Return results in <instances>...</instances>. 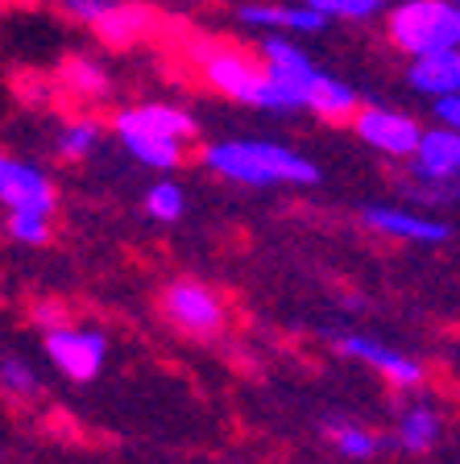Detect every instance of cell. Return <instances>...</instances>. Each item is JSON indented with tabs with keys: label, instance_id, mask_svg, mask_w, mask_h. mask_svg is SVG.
<instances>
[{
	"label": "cell",
	"instance_id": "cell-1",
	"mask_svg": "<svg viewBox=\"0 0 460 464\" xmlns=\"http://www.w3.org/2000/svg\"><path fill=\"white\" fill-rule=\"evenodd\" d=\"M200 162L220 183L250 191H295L319 183V166L274 137H216L200 150Z\"/></svg>",
	"mask_w": 460,
	"mask_h": 464
},
{
	"label": "cell",
	"instance_id": "cell-2",
	"mask_svg": "<svg viewBox=\"0 0 460 464\" xmlns=\"http://www.w3.org/2000/svg\"><path fill=\"white\" fill-rule=\"evenodd\" d=\"M108 129L137 166L162 174L179 170L191 158V145L200 141L195 112L187 104H174V100H142V104L116 108Z\"/></svg>",
	"mask_w": 460,
	"mask_h": 464
},
{
	"label": "cell",
	"instance_id": "cell-3",
	"mask_svg": "<svg viewBox=\"0 0 460 464\" xmlns=\"http://www.w3.org/2000/svg\"><path fill=\"white\" fill-rule=\"evenodd\" d=\"M191 63H195V71H200L203 87L216 92L220 100H229V104H245V108L274 112V116L303 112L299 92H290L287 83H279V79L261 67L258 54L232 46V42L200 38L191 46Z\"/></svg>",
	"mask_w": 460,
	"mask_h": 464
},
{
	"label": "cell",
	"instance_id": "cell-4",
	"mask_svg": "<svg viewBox=\"0 0 460 464\" xmlns=\"http://www.w3.org/2000/svg\"><path fill=\"white\" fill-rule=\"evenodd\" d=\"M386 17V42L403 58L460 50V0H398Z\"/></svg>",
	"mask_w": 460,
	"mask_h": 464
},
{
	"label": "cell",
	"instance_id": "cell-5",
	"mask_svg": "<svg viewBox=\"0 0 460 464\" xmlns=\"http://www.w3.org/2000/svg\"><path fill=\"white\" fill-rule=\"evenodd\" d=\"M158 311H162L166 328L187 340H216L229 328V303L203 278H171L158 295Z\"/></svg>",
	"mask_w": 460,
	"mask_h": 464
},
{
	"label": "cell",
	"instance_id": "cell-6",
	"mask_svg": "<svg viewBox=\"0 0 460 464\" xmlns=\"http://www.w3.org/2000/svg\"><path fill=\"white\" fill-rule=\"evenodd\" d=\"M42 357L63 382L87 386L108 365V332L96 324H79L75 315L42 332Z\"/></svg>",
	"mask_w": 460,
	"mask_h": 464
},
{
	"label": "cell",
	"instance_id": "cell-7",
	"mask_svg": "<svg viewBox=\"0 0 460 464\" xmlns=\"http://www.w3.org/2000/svg\"><path fill=\"white\" fill-rule=\"evenodd\" d=\"M332 344L345 361L382 377L394 394H415V390H427V382H432V369L423 365L415 353L386 344V340L369 336V332H336Z\"/></svg>",
	"mask_w": 460,
	"mask_h": 464
},
{
	"label": "cell",
	"instance_id": "cell-8",
	"mask_svg": "<svg viewBox=\"0 0 460 464\" xmlns=\"http://www.w3.org/2000/svg\"><path fill=\"white\" fill-rule=\"evenodd\" d=\"M444 440H448V411H444L440 398L427 394V390L403 394V402L394 411L386 444H390L394 452L411 456V460H432Z\"/></svg>",
	"mask_w": 460,
	"mask_h": 464
},
{
	"label": "cell",
	"instance_id": "cell-9",
	"mask_svg": "<svg viewBox=\"0 0 460 464\" xmlns=\"http://www.w3.org/2000/svg\"><path fill=\"white\" fill-rule=\"evenodd\" d=\"M361 224L374 237L394 245H419V249H440L452 241V224L436 212H423L411 203H365Z\"/></svg>",
	"mask_w": 460,
	"mask_h": 464
},
{
	"label": "cell",
	"instance_id": "cell-10",
	"mask_svg": "<svg viewBox=\"0 0 460 464\" xmlns=\"http://www.w3.org/2000/svg\"><path fill=\"white\" fill-rule=\"evenodd\" d=\"M348 125H353L357 141L369 145L374 154L390 158V162H406L423 133V121L415 112H403V108H390V104H365V100Z\"/></svg>",
	"mask_w": 460,
	"mask_h": 464
},
{
	"label": "cell",
	"instance_id": "cell-11",
	"mask_svg": "<svg viewBox=\"0 0 460 464\" xmlns=\"http://www.w3.org/2000/svg\"><path fill=\"white\" fill-rule=\"evenodd\" d=\"M0 208L5 212H58V187L50 179V170L34 158L5 154L0 150Z\"/></svg>",
	"mask_w": 460,
	"mask_h": 464
},
{
	"label": "cell",
	"instance_id": "cell-12",
	"mask_svg": "<svg viewBox=\"0 0 460 464\" xmlns=\"http://www.w3.org/2000/svg\"><path fill=\"white\" fill-rule=\"evenodd\" d=\"M240 29L250 34H287V38H316L324 34L328 21L319 13H311L299 0V5H282V0H250L237 9Z\"/></svg>",
	"mask_w": 460,
	"mask_h": 464
},
{
	"label": "cell",
	"instance_id": "cell-13",
	"mask_svg": "<svg viewBox=\"0 0 460 464\" xmlns=\"http://www.w3.org/2000/svg\"><path fill=\"white\" fill-rule=\"evenodd\" d=\"M406 170L423 174V179H440V183H460V129L444 125H423L415 154L406 158Z\"/></svg>",
	"mask_w": 460,
	"mask_h": 464
},
{
	"label": "cell",
	"instance_id": "cell-14",
	"mask_svg": "<svg viewBox=\"0 0 460 464\" xmlns=\"http://www.w3.org/2000/svg\"><path fill=\"white\" fill-rule=\"evenodd\" d=\"M153 29H158V13L150 5H142V0H113L104 9V17L92 25V34L113 50H129L137 42L153 38Z\"/></svg>",
	"mask_w": 460,
	"mask_h": 464
},
{
	"label": "cell",
	"instance_id": "cell-15",
	"mask_svg": "<svg viewBox=\"0 0 460 464\" xmlns=\"http://www.w3.org/2000/svg\"><path fill=\"white\" fill-rule=\"evenodd\" d=\"M54 79H58V87L83 108H96V104H104V100H113V87H116L113 71L92 54H67L58 63Z\"/></svg>",
	"mask_w": 460,
	"mask_h": 464
},
{
	"label": "cell",
	"instance_id": "cell-16",
	"mask_svg": "<svg viewBox=\"0 0 460 464\" xmlns=\"http://www.w3.org/2000/svg\"><path fill=\"white\" fill-rule=\"evenodd\" d=\"M324 444L348 464H374L386 452V435L377 427L361 423V419L332 415L324 419Z\"/></svg>",
	"mask_w": 460,
	"mask_h": 464
},
{
	"label": "cell",
	"instance_id": "cell-17",
	"mask_svg": "<svg viewBox=\"0 0 460 464\" xmlns=\"http://www.w3.org/2000/svg\"><path fill=\"white\" fill-rule=\"evenodd\" d=\"M406 87L423 100L460 92V50H436V54L406 58Z\"/></svg>",
	"mask_w": 460,
	"mask_h": 464
},
{
	"label": "cell",
	"instance_id": "cell-18",
	"mask_svg": "<svg viewBox=\"0 0 460 464\" xmlns=\"http://www.w3.org/2000/svg\"><path fill=\"white\" fill-rule=\"evenodd\" d=\"M357 108H361V96H357V87L345 83V79L328 75V71H316V79L307 83L303 112L319 116L324 125H348Z\"/></svg>",
	"mask_w": 460,
	"mask_h": 464
},
{
	"label": "cell",
	"instance_id": "cell-19",
	"mask_svg": "<svg viewBox=\"0 0 460 464\" xmlns=\"http://www.w3.org/2000/svg\"><path fill=\"white\" fill-rule=\"evenodd\" d=\"M104 137H108V129H104V121H100L96 112H75V116H67L63 125H58V133H54V158L58 162H67V166H79V162H87V158H96V150L104 145Z\"/></svg>",
	"mask_w": 460,
	"mask_h": 464
},
{
	"label": "cell",
	"instance_id": "cell-20",
	"mask_svg": "<svg viewBox=\"0 0 460 464\" xmlns=\"http://www.w3.org/2000/svg\"><path fill=\"white\" fill-rule=\"evenodd\" d=\"M42 390H46V382H42L38 361H29L17 348L0 353V398L25 406V402H34V398H42Z\"/></svg>",
	"mask_w": 460,
	"mask_h": 464
},
{
	"label": "cell",
	"instance_id": "cell-21",
	"mask_svg": "<svg viewBox=\"0 0 460 464\" xmlns=\"http://www.w3.org/2000/svg\"><path fill=\"white\" fill-rule=\"evenodd\" d=\"M142 208L153 224H179L187 216V187L174 179V174H162L153 179L142 195Z\"/></svg>",
	"mask_w": 460,
	"mask_h": 464
},
{
	"label": "cell",
	"instance_id": "cell-22",
	"mask_svg": "<svg viewBox=\"0 0 460 464\" xmlns=\"http://www.w3.org/2000/svg\"><path fill=\"white\" fill-rule=\"evenodd\" d=\"M0 237L21 249H46L54 241V216L42 212H5L0 216Z\"/></svg>",
	"mask_w": 460,
	"mask_h": 464
},
{
	"label": "cell",
	"instance_id": "cell-23",
	"mask_svg": "<svg viewBox=\"0 0 460 464\" xmlns=\"http://www.w3.org/2000/svg\"><path fill=\"white\" fill-rule=\"evenodd\" d=\"M398 191H403V199L411 203V208H436V212H448V208H456L460 199V183H440V179H423V174L406 170L403 179H398Z\"/></svg>",
	"mask_w": 460,
	"mask_h": 464
},
{
	"label": "cell",
	"instance_id": "cell-24",
	"mask_svg": "<svg viewBox=\"0 0 460 464\" xmlns=\"http://www.w3.org/2000/svg\"><path fill=\"white\" fill-rule=\"evenodd\" d=\"M311 13H319V17L332 25V21H353V25H361V21H374L382 17L386 0H303Z\"/></svg>",
	"mask_w": 460,
	"mask_h": 464
},
{
	"label": "cell",
	"instance_id": "cell-25",
	"mask_svg": "<svg viewBox=\"0 0 460 464\" xmlns=\"http://www.w3.org/2000/svg\"><path fill=\"white\" fill-rule=\"evenodd\" d=\"M113 5V0H58V9L67 13L71 21H79V25H96L100 17H104V9Z\"/></svg>",
	"mask_w": 460,
	"mask_h": 464
},
{
	"label": "cell",
	"instance_id": "cell-26",
	"mask_svg": "<svg viewBox=\"0 0 460 464\" xmlns=\"http://www.w3.org/2000/svg\"><path fill=\"white\" fill-rule=\"evenodd\" d=\"M29 319H34L38 332H46V328H54V324H63V319H71V311L63 307V303L46 299V303H34V307H29Z\"/></svg>",
	"mask_w": 460,
	"mask_h": 464
},
{
	"label": "cell",
	"instance_id": "cell-27",
	"mask_svg": "<svg viewBox=\"0 0 460 464\" xmlns=\"http://www.w3.org/2000/svg\"><path fill=\"white\" fill-rule=\"evenodd\" d=\"M427 108H432V121L444 129H456L460 125V96L452 92V96H436L427 100Z\"/></svg>",
	"mask_w": 460,
	"mask_h": 464
},
{
	"label": "cell",
	"instance_id": "cell-28",
	"mask_svg": "<svg viewBox=\"0 0 460 464\" xmlns=\"http://www.w3.org/2000/svg\"><path fill=\"white\" fill-rule=\"evenodd\" d=\"M419 464H432V460H419Z\"/></svg>",
	"mask_w": 460,
	"mask_h": 464
},
{
	"label": "cell",
	"instance_id": "cell-29",
	"mask_svg": "<svg viewBox=\"0 0 460 464\" xmlns=\"http://www.w3.org/2000/svg\"><path fill=\"white\" fill-rule=\"evenodd\" d=\"M0 464H5V460H0Z\"/></svg>",
	"mask_w": 460,
	"mask_h": 464
}]
</instances>
